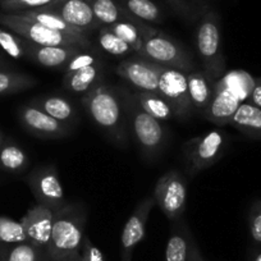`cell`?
Listing matches in <instances>:
<instances>
[{
    "mask_svg": "<svg viewBox=\"0 0 261 261\" xmlns=\"http://www.w3.org/2000/svg\"><path fill=\"white\" fill-rule=\"evenodd\" d=\"M160 68V64L142 59L137 55H130L117 65L115 73L129 82L137 91L158 92Z\"/></svg>",
    "mask_w": 261,
    "mask_h": 261,
    "instance_id": "cell-13",
    "label": "cell"
},
{
    "mask_svg": "<svg viewBox=\"0 0 261 261\" xmlns=\"http://www.w3.org/2000/svg\"><path fill=\"white\" fill-rule=\"evenodd\" d=\"M53 2L54 0H0V8L3 13H21L42 8Z\"/></svg>",
    "mask_w": 261,
    "mask_h": 261,
    "instance_id": "cell-35",
    "label": "cell"
},
{
    "mask_svg": "<svg viewBox=\"0 0 261 261\" xmlns=\"http://www.w3.org/2000/svg\"><path fill=\"white\" fill-rule=\"evenodd\" d=\"M53 220H54V212L46 206L36 204L27 210L21 219L27 242L46 251L51 238Z\"/></svg>",
    "mask_w": 261,
    "mask_h": 261,
    "instance_id": "cell-16",
    "label": "cell"
},
{
    "mask_svg": "<svg viewBox=\"0 0 261 261\" xmlns=\"http://www.w3.org/2000/svg\"><path fill=\"white\" fill-rule=\"evenodd\" d=\"M107 27L110 31L114 32L117 36H119L123 41L127 42V44L132 47L135 55L142 58V59L149 60L147 59L146 51H145L144 40H142V36L141 34H140L139 29H137L134 23H130L129 21H120Z\"/></svg>",
    "mask_w": 261,
    "mask_h": 261,
    "instance_id": "cell-29",
    "label": "cell"
},
{
    "mask_svg": "<svg viewBox=\"0 0 261 261\" xmlns=\"http://www.w3.org/2000/svg\"><path fill=\"white\" fill-rule=\"evenodd\" d=\"M3 144H4V137L3 135H2V132H0V146H2Z\"/></svg>",
    "mask_w": 261,
    "mask_h": 261,
    "instance_id": "cell-44",
    "label": "cell"
},
{
    "mask_svg": "<svg viewBox=\"0 0 261 261\" xmlns=\"http://www.w3.org/2000/svg\"><path fill=\"white\" fill-rule=\"evenodd\" d=\"M125 13L146 23H162L163 12L152 0H115Z\"/></svg>",
    "mask_w": 261,
    "mask_h": 261,
    "instance_id": "cell-25",
    "label": "cell"
},
{
    "mask_svg": "<svg viewBox=\"0 0 261 261\" xmlns=\"http://www.w3.org/2000/svg\"><path fill=\"white\" fill-rule=\"evenodd\" d=\"M168 3L179 14L187 18H200L201 14L206 11L204 0H167Z\"/></svg>",
    "mask_w": 261,
    "mask_h": 261,
    "instance_id": "cell-36",
    "label": "cell"
},
{
    "mask_svg": "<svg viewBox=\"0 0 261 261\" xmlns=\"http://www.w3.org/2000/svg\"><path fill=\"white\" fill-rule=\"evenodd\" d=\"M251 261H261V248H260V250L256 251L255 253H253Z\"/></svg>",
    "mask_w": 261,
    "mask_h": 261,
    "instance_id": "cell-42",
    "label": "cell"
},
{
    "mask_svg": "<svg viewBox=\"0 0 261 261\" xmlns=\"http://www.w3.org/2000/svg\"><path fill=\"white\" fill-rule=\"evenodd\" d=\"M229 124L246 136L261 140V108L245 101L233 114Z\"/></svg>",
    "mask_w": 261,
    "mask_h": 261,
    "instance_id": "cell-22",
    "label": "cell"
},
{
    "mask_svg": "<svg viewBox=\"0 0 261 261\" xmlns=\"http://www.w3.org/2000/svg\"><path fill=\"white\" fill-rule=\"evenodd\" d=\"M2 252V261H49L46 251L30 242L4 245Z\"/></svg>",
    "mask_w": 261,
    "mask_h": 261,
    "instance_id": "cell-27",
    "label": "cell"
},
{
    "mask_svg": "<svg viewBox=\"0 0 261 261\" xmlns=\"http://www.w3.org/2000/svg\"><path fill=\"white\" fill-rule=\"evenodd\" d=\"M154 205V197L147 196L137 204L136 209L128 218L120 236V261H132L135 248L145 237L147 220Z\"/></svg>",
    "mask_w": 261,
    "mask_h": 261,
    "instance_id": "cell-14",
    "label": "cell"
},
{
    "mask_svg": "<svg viewBox=\"0 0 261 261\" xmlns=\"http://www.w3.org/2000/svg\"><path fill=\"white\" fill-rule=\"evenodd\" d=\"M152 197L170 222L183 218L187 204V182L185 177L178 170H168L158 179Z\"/></svg>",
    "mask_w": 261,
    "mask_h": 261,
    "instance_id": "cell-9",
    "label": "cell"
},
{
    "mask_svg": "<svg viewBox=\"0 0 261 261\" xmlns=\"http://www.w3.org/2000/svg\"><path fill=\"white\" fill-rule=\"evenodd\" d=\"M193 236L183 218L172 222L164 261H188Z\"/></svg>",
    "mask_w": 261,
    "mask_h": 261,
    "instance_id": "cell-18",
    "label": "cell"
},
{
    "mask_svg": "<svg viewBox=\"0 0 261 261\" xmlns=\"http://www.w3.org/2000/svg\"><path fill=\"white\" fill-rule=\"evenodd\" d=\"M204 2H205V0H204Z\"/></svg>",
    "mask_w": 261,
    "mask_h": 261,
    "instance_id": "cell-45",
    "label": "cell"
},
{
    "mask_svg": "<svg viewBox=\"0 0 261 261\" xmlns=\"http://www.w3.org/2000/svg\"><path fill=\"white\" fill-rule=\"evenodd\" d=\"M247 101L256 105V107L261 108V77L260 79H255L253 89L252 91H251L250 96H248Z\"/></svg>",
    "mask_w": 261,
    "mask_h": 261,
    "instance_id": "cell-39",
    "label": "cell"
},
{
    "mask_svg": "<svg viewBox=\"0 0 261 261\" xmlns=\"http://www.w3.org/2000/svg\"><path fill=\"white\" fill-rule=\"evenodd\" d=\"M227 144V135L220 129H212L207 134L187 140L182 151L188 175L195 177L217 164L224 155Z\"/></svg>",
    "mask_w": 261,
    "mask_h": 261,
    "instance_id": "cell-8",
    "label": "cell"
},
{
    "mask_svg": "<svg viewBox=\"0 0 261 261\" xmlns=\"http://www.w3.org/2000/svg\"><path fill=\"white\" fill-rule=\"evenodd\" d=\"M81 104L108 139L120 147L128 144V123L124 104L118 87L100 82L81 96Z\"/></svg>",
    "mask_w": 261,
    "mask_h": 261,
    "instance_id": "cell-1",
    "label": "cell"
},
{
    "mask_svg": "<svg viewBox=\"0 0 261 261\" xmlns=\"http://www.w3.org/2000/svg\"><path fill=\"white\" fill-rule=\"evenodd\" d=\"M255 79L243 71L230 72L215 82L214 95L204 117L217 125L229 124L233 114L242 102L247 101Z\"/></svg>",
    "mask_w": 261,
    "mask_h": 261,
    "instance_id": "cell-4",
    "label": "cell"
},
{
    "mask_svg": "<svg viewBox=\"0 0 261 261\" xmlns=\"http://www.w3.org/2000/svg\"><path fill=\"white\" fill-rule=\"evenodd\" d=\"M90 4L101 27L125 21V12L115 0H90Z\"/></svg>",
    "mask_w": 261,
    "mask_h": 261,
    "instance_id": "cell-30",
    "label": "cell"
},
{
    "mask_svg": "<svg viewBox=\"0 0 261 261\" xmlns=\"http://www.w3.org/2000/svg\"><path fill=\"white\" fill-rule=\"evenodd\" d=\"M50 261H81V252L73 253V255H68V256H63V257L54 258V260H50Z\"/></svg>",
    "mask_w": 261,
    "mask_h": 261,
    "instance_id": "cell-41",
    "label": "cell"
},
{
    "mask_svg": "<svg viewBox=\"0 0 261 261\" xmlns=\"http://www.w3.org/2000/svg\"><path fill=\"white\" fill-rule=\"evenodd\" d=\"M119 91L124 104L128 127L140 152L150 162L158 159L167 146L169 130L162 120L145 112L135 101L134 96L128 90L119 89Z\"/></svg>",
    "mask_w": 261,
    "mask_h": 261,
    "instance_id": "cell-2",
    "label": "cell"
},
{
    "mask_svg": "<svg viewBox=\"0 0 261 261\" xmlns=\"http://www.w3.org/2000/svg\"><path fill=\"white\" fill-rule=\"evenodd\" d=\"M27 185L37 204L57 212L67 204L62 182L54 165H41L27 177Z\"/></svg>",
    "mask_w": 261,
    "mask_h": 261,
    "instance_id": "cell-10",
    "label": "cell"
},
{
    "mask_svg": "<svg viewBox=\"0 0 261 261\" xmlns=\"http://www.w3.org/2000/svg\"><path fill=\"white\" fill-rule=\"evenodd\" d=\"M30 104L39 108L50 117L69 125V127H72L77 122L76 107L73 105V102L63 96L44 95V96H37L30 100Z\"/></svg>",
    "mask_w": 261,
    "mask_h": 261,
    "instance_id": "cell-19",
    "label": "cell"
},
{
    "mask_svg": "<svg viewBox=\"0 0 261 261\" xmlns=\"http://www.w3.org/2000/svg\"><path fill=\"white\" fill-rule=\"evenodd\" d=\"M21 14L22 16L27 17V18L32 19V21L37 22V23L42 24V26L47 27V29L54 30V31L63 32V34H68V35H76V36H80V35L87 36V35H85L82 31L77 30L76 27L69 24L68 22H65L64 19H63L60 16H58L57 13H53V12L47 11V9L45 8L21 12Z\"/></svg>",
    "mask_w": 261,
    "mask_h": 261,
    "instance_id": "cell-26",
    "label": "cell"
},
{
    "mask_svg": "<svg viewBox=\"0 0 261 261\" xmlns=\"http://www.w3.org/2000/svg\"><path fill=\"white\" fill-rule=\"evenodd\" d=\"M134 96L135 101L142 108L146 113L152 115L156 119L165 122L169 120L170 118H174V113H173L172 107L169 102L164 99L158 92H142V91H135L130 92Z\"/></svg>",
    "mask_w": 261,
    "mask_h": 261,
    "instance_id": "cell-24",
    "label": "cell"
},
{
    "mask_svg": "<svg viewBox=\"0 0 261 261\" xmlns=\"http://www.w3.org/2000/svg\"><path fill=\"white\" fill-rule=\"evenodd\" d=\"M214 85L204 71H193L187 73V87L190 100L195 109L204 113L209 107L214 95Z\"/></svg>",
    "mask_w": 261,
    "mask_h": 261,
    "instance_id": "cell-21",
    "label": "cell"
},
{
    "mask_svg": "<svg viewBox=\"0 0 261 261\" xmlns=\"http://www.w3.org/2000/svg\"><path fill=\"white\" fill-rule=\"evenodd\" d=\"M30 158L19 145L4 141L0 146V169L11 174H21L29 168Z\"/></svg>",
    "mask_w": 261,
    "mask_h": 261,
    "instance_id": "cell-23",
    "label": "cell"
},
{
    "mask_svg": "<svg viewBox=\"0 0 261 261\" xmlns=\"http://www.w3.org/2000/svg\"><path fill=\"white\" fill-rule=\"evenodd\" d=\"M84 47L80 46H42L26 40V58L49 69L62 71L65 64Z\"/></svg>",
    "mask_w": 261,
    "mask_h": 261,
    "instance_id": "cell-17",
    "label": "cell"
},
{
    "mask_svg": "<svg viewBox=\"0 0 261 261\" xmlns=\"http://www.w3.org/2000/svg\"><path fill=\"white\" fill-rule=\"evenodd\" d=\"M22 242H27V237L21 220L17 222L8 217H0V245Z\"/></svg>",
    "mask_w": 261,
    "mask_h": 261,
    "instance_id": "cell-32",
    "label": "cell"
},
{
    "mask_svg": "<svg viewBox=\"0 0 261 261\" xmlns=\"http://www.w3.org/2000/svg\"><path fill=\"white\" fill-rule=\"evenodd\" d=\"M196 51L202 64V71L213 82L224 76L227 65L222 49V30L219 16L214 11H206L199 18L195 34Z\"/></svg>",
    "mask_w": 261,
    "mask_h": 261,
    "instance_id": "cell-6",
    "label": "cell"
},
{
    "mask_svg": "<svg viewBox=\"0 0 261 261\" xmlns=\"http://www.w3.org/2000/svg\"><path fill=\"white\" fill-rule=\"evenodd\" d=\"M6 67H7V63L0 59V71H2V69H6Z\"/></svg>",
    "mask_w": 261,
    "mask_h": 261,
    "instance_id": "cell-43",
    "label": "cell"
},
{
    "mask_svg": "<svg viewBox=\"0 0 261 261\" xmlns=\"http://www.w3.org/2000/svg\"><path fill=\"white\" fill-rule=\"evenodd\" d=\"M102 64L90 65L69 74H63V87L74 95H86L101 82Z\"/></svg>",
    "mask_w": 261,
    "mask_h": 261,
    "instance_id": "cell-20",
    "label": "cell"
},
{
    "mask_svg": "<svg viewBox=\"0 0 261 261\" xmlns=\"http://www.w3.org/2000/svg\"><path fill=\"white\" fill-rule=\"evenodd\" d=\"M81 261H105L101 251L91 242L89 237H85L82 242Z\"/></svg>",
    "mask_w": 261,
    "mask_h": 261,
    "instance_id": "cell-38",
    "label": "cell"
},
{
    "mask_svg": "<svg viewBox=\"0 0 261 261\" xmlns=\"http://www.w3.org/2000/svg\"><path fill=\"white\" fill-rule=\"evenodd\" d=\"M97 44L102 51L114 57H124V55H135L134 50L127 42L123 41L119 36L110 31L107 26L101 27L97 35Z\"/></svg>",
    "mask_w": 261,
    "mask_h": 261,
    "instance_id": "cell-31",
    "label": "cell"
},
{
    "mask_svg": "<svg viewBox=\"0 0 261 261\" xmlns=\"http://www.w3.org/2000/svg\"><path fill=\"white\" fill-rule=\"evenodd\" d=\"M87 214L86 205L82 202H67L54 212L51 238L46 248L47 260L81 252Z\"/></svg>",
    "mask_w": 261,
    "mask_h": 261,
    "instance_id": "cell-3",
    "label": "cell"
},
{
    "mask_svg": "<svg viewBox=\"0 0 261 261\" xmlns=\"http://www.w3.org/2000/svg\"><path fill=\"white\" fill-rule=\"evenodd\" d=\"M125 21H129L139 29L144 40L147 59L150 62H154L163 67L179 69L185 73L195 71L196 64L192 57L177 40L163 32L162 30L155 29L151 24L135 18L128 13Z\"/></svg>",
    "mask_w": 261,
    "mask_h": 261,
    "instance_id": "cell-5",
    "label": "cell"
},
{
    "mask_svg": "<svg viewBox=\"0 0 261 261\" xmlns=\"http://www.w3.org/2000/svg\"><path fill=\"white\" fill-rule=\"evenodd\" d=\"M0 24L23 39L34 44L42 45V46H65V45L72 46L73 45V46H80L84 49L92 47L89 36H84V35L76 36V35L54 31L22 16L21 13H0Z\"/></svg>",
    "mask_w": 261,
    "mask_h": 261,
    "instance_id": "cell-7",
    "label": "cell"
},
{
    "mask_svg": "<svg viewBox=\"0 0 261 261\" xmlns=\"http://www.w3.org/2000/svg\"><path fill=\"white\" fill-rule=\"evenodd\" d=\"M158 94L169 102L174 118L185 120L191 117L193 107L188 95L187 73L162 65L158 82Z\"/></svg>",
    "mask_w": 261,
    "mask_h": 261,
    "instance_id": "cell-11",
    "label": "cell"
},
{
    "mask_svg": "<svg viewBox=\"0 0 261 261\" xmlns=\"http://www.w3.org/2000/svg\"><path fill=\"white\" fill-rule=\"evenodd\" d=\"M36 85L37 80L30 74L7 71V69L0 71V96L23 92L26 90L32 89Z\"/></svg>",
    "mask_w": 261,
    "mask_h": 261,
    "instance_id": "cell-28",
    "label": "cell"
},
{
    "mask_svg": "<svg viewBox=\"0 0 261 261\" xmlns=\"http://www.w3.org/2000/svg\"><path fill=\"white\" fill-rule=\"evenodd\" d=\"M0 49L14 59L26 58V39L0 27Z\"/></svg>",
    "mask_w": 261,
    "mask_h": 261,
    "instance_id": "cell-33",
    "label": "cell"
},
{
    "mask_svg": "<svg viewBox=\"0 0 261 261\" xmlns=\"http://www.w3.org/2000/svg\"><path fill=\"white\" fill-rule=\"evenodd\" d=\"M42 8L57 13L87 36L95 30L101 29V24L95 18L90 0H54Z\"/></svg>",
    "mask_w": 261,
    "mask_h": 261,
    "instance_id": "cell-15",
    "label": "cell"
},
{
    "mask_svg": "<svg viewBox=\"0 0 261 261\" xmlns=\"http://www.w3.org/2000/svg\"><path fill=\"white\" fill-rule=\"evenodd\" d=\"M18 119L29 134L40 139H63L72 134V127L54 119L30 102L18 108Z\"/></svg>",
    "mask_w": 261,
    "mask_h": 261,
    "instance_id": "cell-12",
    "label": "cell"
},
{
    "mask_svg": "<svg viewBox=\"0 0 261 261\" xmlns=\"http://www.w3.org/2000/svg\"><path fill=\"white\" fill-rule=\"evenodd\" d=\"M248 230L251 240L261 245V200L253 202L248 212Z\"/></svg>",
    "mask_w": 261,
    "mask_h": 261,
    "instance_id": "cell-37",
    "label": "cell"
},
{
    "mask_svg": "<svg viewBox=\"0 0 261 261\" xmlns=\"http://www.w3.org/2000/svg\"><path fill=\"white\" fill-rule=\"evenodd\" d=\"M188 261H205L204 256H202L201 251H200L199 246L196 243L195 238L192 241V245H191V251H190V257Z\"/></svg>",
    "mask_w": 261,
    "mask_h": 261,
    "instance_id": "cell-40",
    "label": "cell"
},
{
    "mask_svg": "<svg viewBox=\"0 0 261 261\" xmlns=\"http://www.w3.org/2000/svg\"><path fill=\"white\" fill-rule=\"evenodd\" d=\"M97 63H101V59H100L99 53H97L94 47H91V49H82L81 51L77 53V54L65 64V67L62 69V72L63 74L73 73V72L86 68V67H90V65L97 64Z\"/></svg>",
    "mask_w": 261,
    "mask_h": 261,
    "instance_id": "cell-34",
    "label": "cell"
}]
</instances>
